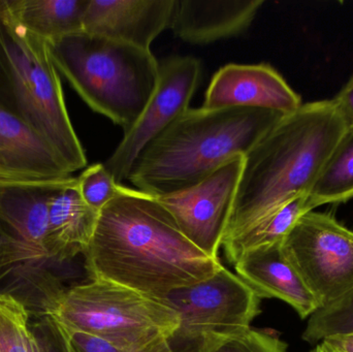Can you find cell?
I'll list each match as a JSON object with an SVG mask.
<instances>
[{
	"instance_id": "1",
	"label": "cell",
	"mask_w": 353,
	"mask_h": 352,
	"mask_svg": "<svg viewBox=\"0 0 353 352\" xmlns=\"http://www.w3.org/2000/svg\"><path fill=\"white\" fill-rule=\"evenodd\" d=\"M83 254L90 280L116 283L159 301L222 267L183 235L157 198L123 185L99 212Z\"/></svg>"
},
{
	"instance_id": "2",
	"label": "cell",
	"mask_w": 353,
	"mask_h": 352,
	"mask_svg": "<svg viewBox=\"0 0 353 352\" xmlns=\"http://www.w3.org/2000/svg\"><path fill=\"white\" fill-rule=\"evenodd\" d=\"M346 130L332 99L303 103L284 116L244 156L222 243L308 196Z\"/></svg>"
},
{
	"instance_id": "3",
	"label": "cell",
	"mask_w": 353,
	"mask_h": 352,
	"mask_svg": "<svg viewBox=\"0 0 353 352\" xmlns=\"http://www.w3.org/2000/svg\"><path fill=\"white\" fill-rule=\"evenodd\" d=\"M284 116L255 107L188 109L141 153L128 181L155 198L192 187L245 156Z\"/></svg>"
},
{
	"instance_id": "4",
	"label": "cell",
	"mask_w": 353,
	"mask_h": 352,
	"mask_svg": "<svg viewBox=\"0 0 353 352\" xmlns=\"http://www.w3.org/2000/svg\"><path fill=\"white\" fill-rule=\"evenodd\" d=\"M48 43L58 72L79 96L128 132L159 84V63L151 50L83 31Z\"/></svg>"
},
{
	"instance_id": "5",
	"label": "cell",
	"mask_w": 353,
	"mask_h": 352,
	"mask_svg": "<svg viewBox=\"0 0 353 352\" xmlns=\"http://www.w3.org/2000/svg\"><path fill=\"white\" fill-rule=\"evenodd\" d=\"M0 70L12 93V112L53 149L70 175L86 167L49 43L19 24L6 0H0Z\"/></svg>"
},
{
	"instance_id": "6",
	"label": "cell",
	"mask_w": 353,
	"mask_h": 352,
	"mask_svg": "<svg viewBox=\"0 0 353 352\" xmlns=\"http://www.w3.org/2000/svg\"><path fill=\"white\" fill-rule=\"evenodd\" d=\"M46 314L126 352L167 349L180 328L179 314L167 304L101 280L64 289Z\"/></svg>"
},
{
	"instance_id": "7",
	"label": "cell",
	"mask_w": 353,
	"mask_h": 352,
	"mask_svg": "<svg viewBox=\"0 0 353 352\" xmlns=\"http://www.w3.org/2000/svg\"><path fill=\"white\" fill-rule=\"evenodd\" d=\"M261 300L222 265L209 278L176 289L161 302L180 318L174 340L188 343L190 347L203 339H228L250 330L253 320L261 314Z\"/></svg>"
},
{
	"instance_id": "8",
	"label": "cell",
	"mask_w": 353,
	"mask_h": 352,
	"mask_svg": "<svg viewBox=\"0 0 353 352\" xmlns=\"http://www.w3.org/2000/svg\"><path fill=\"white\" fill-rule=\"evenodd\" d=\"M284 251L325 307L353 291V231L325 213L303 215L282 241Z\"/></svg>"
},
{
	"instance_id": "9",
	"label": "cell",
	"mask_w": 353,
	"mask_h": 352,
	"mask_svg": "<svg viewBox=\"0 0 353 352\" xmlns=\"http://www.w3.org/2000/svg\"><path fill=\"white\" fill-rule=\"evenodd\" d=\"M201 74V62L191 56H176L159 64V84L148 105L103 163L118 184L128 180L144 149L189 109Z\"/></svg>"
},
{
	"instance_id": "10",
	"label": "cell",
	"mask_w": 353,
	"mask_h": 352,
	"mask_svg": "<svg viewBox=\"0 0 353 352\" xmlns=\"http://www.w3.org/2000/svg\"><path fill=\"white\" fill-rule=\"evenodd\" d=\"M243 163L244 156L239 155L201 183L157 198L183 235L216 260H219L218 253L232 214Z\"/></svg>"
},
{
	"instance_id": "11",
	"label": "cell",
	"mask_w": 353,
	"mask_h": 352,
	"mask_svg": "<svg viewBox=\"0 0 353 352\" xmlns=\"http://www.w3.org/2000/svg\"><path fill=\"white\" fill-rule=\"evenodd\" d=\"M70 177L0 180V227L26 254L34 268L45 270L43 267L51 262L50 203Z\"/></svg>"
},
{
	"instance_id": "12",
	"label": "cell",
	"mask_w": 353,
	"mask_h": 352,
	"mask_svg": "<svg viewBox=\"0 0 353 352\" xmlns=\"http://www.w3.org/2000/svg\"><path fill=\"white\" fill-rule=\"evenodd\" d=\"M302 105L300 95L270 64L230 63L214 74L201 107H255L288 115Z\"/></svg>"
},
{
	"instance_id": "13",
	"label": "cell",
	"mask_w": 353,
	"mask_h": 352,
	"mask_svg": "<svg viewBox=\"0 0 353 352\" xmlns=\"http://www.w3.org/2000/svg\"><path fill=\"white\" fill-rule=\"evenodd\" d=\"M175 0H89L83 32L151 50L170 28Z\"/></svg>"
},
{
	"instance_id": "14",
	"label": "cell",
	"mask_w": 353,
	"mask_h": 352,
	"mask_svg": "<svg viewBox=\"0 0 353 352\" xmlns=\"http://www.w3.org/2000/svg\"><path fill=\"white\" fill-rule=\"evenodd\" d=\"M236 275L261 299H279L309 318L319 304L284 251L282 241L245 252L234 265Z\"/></svg>"
},
{
	"instance_id": "15",
	"label": "cell",
	"mask_w": 353,
	"mask_h": 352,
	"mask_svg": "<svg viewBox=\"0 0 353 352\" xmlns=\"http://www.w3.org/2000/svg\"><path fill=\"white\" fill-rule=\"evenodd\" d=\"M263 3V0H175L170 29L186 43H214L246 31Z\"/></svg>"
},
{
	"instance_id": "16",
	"label": "cell",
	"mask_w": 353,
	"mask_h": 352,
	"mask_svg": "<svg viewBox=\"0 0 353 352\" xmlns=\"http://www.w3.org/2000/svg\"><path fill=\"white\" fill-rule=\"evenodd\" d=\"M0 176L6 180H50L72 175L41 136L0 105Z\"/></svg>"
},
{
	"instance_id": "17",
	"label": "cell",
	"mask_w": 353,
	"mask_h": 352,
	"mask_svg": "<svg viewBox=\"0 0 353 352\" xmlns=\"http://www.w3.org/2000/svg\"><path fill=\"white\" fill-rule=\"evenodd\" d=\"M99 216V211L83 200L77 187V177L72 176L50 203L51 262H63L84 253L94 234Z\"/></svg>"
},
{
	"instance_id": "18",
	"label": "cell",
	"mask_w": 353,
	"mask_h": 352,
	"mask_svg": "<svg viewBox=\"0 0 353 352\" xmlns=\"http://www.w3.org/2000/svg\"><path fill=\"white\" fill-rule=\"evenodd\" d=\"M14 20L47 41L83 31L89 0H6Z\"/></svg>"
},
{
	"instance_id": "19",
	"label": "cell",
	"mask_w": 353,
	"mask_h": 352,
	"mask_svg": "<svg viewBox=\"0 0 353 352\" xmlns=\"http://www.w3.org/2000/svg\"><path fill=\"white\" fill-rule=\"evenodd\" d=\"M307 212H310L307 205V196H299L240 235L226 240L221 247L228 262L236 264L245 252L253 248L283 241L299 219Z\"/></svg>"
},
{
	"instance_id": "20",
	"label": "cell",
	"mask_w": 353,
	"mask_h": 352,
	"mask_svg": "<svg viewBox=\"0 0 353 352\" xmlns=\"http://www.w3.org/2000/svg\"><path fill=\"white\" fill-rule=\"evenodd\" d=\"M353 198V127L340 138L307 196L309 210Z\"/></svg>"
},
{
	"instance_id": "21",
	"label": "cell",
	"mask_w": 353,
	"mask_h": 352,
	"mask_svg": "<svg viewBox=\"0 0 353 352\" xmlns=\"http://www.w3.org/2000/svg\"><path fill=\"white\" fill-rule=\"evenodd\" d=\"M353 333V291L335 303L319 308L309 318L303 339L310 344L336 335Z\"/></svg>"
},
{
	"instance_id": "22",
	"label": "cell",
	"mask_w": 353,
	"mask_h": 352,
	"mask_svg": "<svg viewBox=\"0 0 353 352\" xmlns=\"http://www.w3.org/2000/svg\"><path fill=\"white\" fill-rule=\"evenodd\" d=\"M30 318L22 302L0 295V352H30Z\"/></svg>"
},
{
	"instance_id": "23",
	"label": "cell",
	"mask_w": 353,
	"mask_h": 352,
	"mask_svg": "<svg viewBox=\"0 0 353 352\" xmlns=\"http://www.w3.org/2000/svg\"><path fill=\"white\" fill-rule=\"evenodd\" d=\"M197 352H288V344L267 331L250 330L228 339H203Z\"/></svg>"
},
{
	"instance_id": "24",
	"label": "cell",
	"mask_w": 353,
	"mask_h": 352,
	"mask_svg": "<svg viewBox=\"0 0 353 352\" xmlns=\"http://www.w3.org/2000/svg\"><path fill=\"white\" fill-rule=\"evenodd\" d=\"M120 186L103 163L87 167L77 177V187L83 200L99 212L117 196Z\"/></svg>"
},
{
	"instance_id": "25",
	"label": "cell",
	"mask_w": 353,
	"mask_h": 352,
	"mask_svg": "<svg viewBox=\"0 0 353 352\" xmlns=\"http://www.w3.org/2000/svg\"><path fill=\"white\" fill-rule=\"evenodd\" d=\"M32 269L26 254L0 227V295L4 281L10 276L16 279L25 271Z\"/></svg>"
},
{
	"instance_id": "26",
	"label": "cell",
	"mask_w": 353,
	"mask_h": 352,
	"mask_svg": "<svg viewBox=\"0 0 353 352\" xmlns=\"http://www.w3.org/2000/svg\"><path fill=\"white\" fill-rule=\"evenodd\" d=\"M54 322H55L56 329L59 335L60 343H61L63 352H126L112 346L109 343L105 342L101 339L64 328L55 320ZM171 351L172 345L167 349L152 352H170Z\"/></svg>"
},
{
	"instance_id": "27",
	"label": "cell",
	"mask_w": 353,
	"mask_h": 352,
	"mask_svg": "<svg viewBox=\"0 0 353 352\" xmlns=\"http://www.w3.org/2000/svg\"><path fill=\"white\" fill-rule=\"evenodd\" d=\"M34 316L37 320L33 324L30 322V326L39 337L43 352H63L55 322L51 316L48 314Z\"/></svg>"
},
{
	"instance_id": "28",
	"label": "cell",
	"mask_w": 353,
	"mask_h": 352,
	"mask_svg": "<svg viewBox=\"0 0 353 352\" xmlns=\"http://www.w3.org/2000/svg\"><path fill=\"white\" fill-rule=\"evenodd\" d=\"M332 101L347 128L353 127V76Z\"/></svg>"
},
{
	"instance_id": "29",
	"label": "cell",
	"mask_w": 353,
	"mask_h": 352,
	"mask_svg": "<svg viewBox=\"0 0 353 352\" xmlns=\"http://www.w3.org/2000/svg\"><path fill=\"white\" fill-rule=\"evenodd\" d=\"M321 343L336 352H353V333L329 337Z\"/></svg>"
},
{
	"instance_id": "30",
	"label": "cell",
	"mask_w": 353,
	"mask_h": 352,
	"mask_svg": "<svg viewBox=\"0 0 353 352\" xmlns=\"http://www.w3.org/2000/svg\"><path fill=\"white\" fill-rule=\"evenodd\" d=\"M30 352H43V346H41V341L39 337L35 334L30 326Z\"/></svg>"
},
{
	"instance_id": "31",
	"label": "cell",
	"mask_w": 353,
	"mask_h": 352,
	"mask_svg": "<svg viewBox=\"0 0 353 352\" xmlns=\"http://www.w3.org/2000/svg\"><path fill=\"white\" fill-rule=\"evenodd\" d=\"M310 352H336L334 351H332L331 349H329V347L325 346L323 343H319V344L315 345L314 349H312Z\"/></svg>"
},
{
	"instance_id": "32",
	"label": "cell",
	"mask_w": 353,
	"mask_h": 352,
	"mask_svg": "<svg viewBox=\"0 0 353 352\" xmlns=\"http://www.w3.org/2000/svg\"><path fill=\"white\" fill-rule=\"evenodd\" d=\"M170 352H179L175 351V349H173V347H172V351ZM182 352H197L196 349H195V346L193 347H188V349H187L186 351H182Z\"/></svg>"
},
{
	"instance_id": "33",
	"label": "cell",
	"mask_w": 353,
	"mask_h": 352,
	"mask_svg": "<svg viewBox=\"0 0 353 352\" xmlns=\"http://www.w3.org/2000/svg\"><path fill=\"white\" fill-rule=\"evenodd\" d=\"M0 180H6V179H4V178H2L1 176H0Z\"/></svg>"
}]
</instances>
